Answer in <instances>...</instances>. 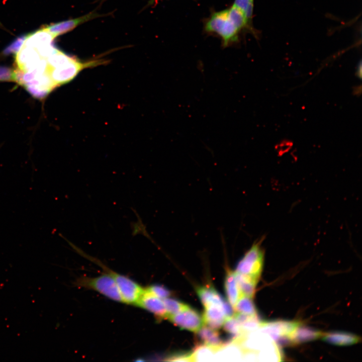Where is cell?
<instances>
[{
	"instance_id": "6da1fadb",
	"label": "cell",
	"mask_w": 362,
	"mask_h": 362,
	"mask_svg": "<svg viewBox=\"0 0 362 362\" xmlns=\"http://www.w3.org/2000/svg\"><path fill=\"white\" fill-rule=\"evenodd\" d=\"M204 29L218 36L224 47L237 42L241 31L230 16L228 9L213 13L206 21Z\"/></svg>"
},
{
	"instance_id": "7a4b0ae2",
	"label": "cell",
	"mask_w": 362,
	"mask_h": 362,
	"mask_svg": "<svg viewBox=\"0 0 362 362\" xmlns=\"http://www.w3.org/2000/svg\"><path fill=\"white\" fill-rule=\"evenodd\" d=\"M261 238L255 241L238 262L235 273L259 280L263 263L264 252Z\"/></svg>"
},
{
	"instance_id": "3957f363",
	"label": "cell",
	"mask_w": 362,
	"mask_h": 362,
	"mask_svg": "<svg viewBox=\"0 0 362 362\" xmlns=\"http://www.w3.org/2000/svg\"><path fill=\"white\" fill-rule=\"evenodd\" d=\"M76 284L80 287L94 290L114 301L123 302L115 281L109 273L95 278H80Z\"/></svg>"
},
{
	"instance_id": "277c9868",
	"label": "cell",
	"mask_w": 362,
	"mask_h": 362,
	"mask_svg": "<svg viewBox=\"0 0 362 362\" xmlns=\"http://www.w3.org/2000/svg\"><path fill=\"white\" fill-rule=\"evenodd\" d=\"M100 265L114 279L123 302L136 305L144 289L130 278L115 273L102 263Z\"/></svg>"
},
{
	"instance_id": "5b68a950",
	"label": "cell",
	"mask_w": 362,
	"mask_h": 362,
	"mask_svg": "<svg viewBox=\"0 0 362 362\" xmlns=\"http://www.w3.org/2000/svg\"><path fill=\"white\" fill-rule=\"evenodd\" d=\"M167 318L181 329L194 332H197L203 325L201 316L190 307L176 314L169 315Z\"/></svg>"
},
{
	"instance_id": "8992f818",
	"label": "cell",
	"mask_w": 362,
	"mask_h": 362,
	"mask_svg": "<svg viewBox=\"0 0 362 362\" xmlns=\"http://www.w3.org/2000/svg\"><path fill=\"white\" fill-rule=\"evenodd\" d=\"M300 324L299 322L283 320L261 322L258 330L268 335L274 341H278L282 338L288 339L290 334Z\"/></svg>"
},
{
	"instance_id": "52a82bcc",
	"label": "cell",
	"mask_w": 362,
	"mask_h": 362,
	"mask_svg": "<svg viewBox=\"0 0 362 362\" xmlns=\"http://www.w3.org/2000/svg\"><path fill=\"white\" fill-rule=\"evenodd\" d=\"M231 306L226 307L211 304L205 307L202 316L203 324L217 330L222 327L227 317L233 315Z\"/></svg>"
},
{
	"instance_id": "ba28073f",
	"label": "cell",
	"mask_w": 362,
	"mask_h": 362,
	"mask_svg": "<svg viewBox=\"0 0 362 362\" xmlns=\"http://www.w3.org/2000/svg\"><path fill=\"white\" fill-rule=\"evenodd\" d=\"M101 15L95 12H90L83 16L76 18L60 22L50 25H47L43 28L50 33L55 38L57 36L67 33L79 25L91 20L99 17Z\"/></svg>"
},
{
	"instance_id": "9c48e42d",
	"label": "cell",
	"mask_w": 362,
	"mask_h": 362,
	"mask_svg": "<svg viewBox=\"0 0 362 362\" xmlns=\"http://www.w3.org/2000/svg\"><path fill=\"white\" fill-rule=\"evenodd\" d=\"M152 313L158 318H167L168 313L162 300L144 290L137 305Z\"/></svg>"
},
{
	"instance_id": "30bf717a",
	"label": "cell",
	"mask_w": 362,
	"mask_h": 362,
	"mask_svg": "<svg viewBox=\"0 0 362 362\" xmlns=\"http://www.w3.org/2000/svg\"><path fill=\"white\" fill-rule=\"evenodd\" d=\"M324 332L300 324L288 337L289 342L299 344L321 338Z\"/></svg>"
},
{
	"instance_id": "8fae6325",
	"label": "cell",
	"mask_w": 362,
	"mask_h": 362,
	"mask_svg": "<svg viewBox=\"0 0 362 362\" xmlns=\"http://www.w3.org/2000/svg\"><path fill=\"white\" fill-rule=\"evenodd\" d=\"M198 337L204 345L211 348L214 351L221 349L225 345L220 334L217 330L206 325L202 327L197 332Z\"/></svg>"
},
{
	"instance_id": "7c38bea8",
	"label": "cell",
	"mask_w": 362,
	"mask_h": 362,
	"mask_svg": "<svg viewBox=\"0 0 362 362\" xmlns=\"http://www.w3.org/2000/svg\"><path fill=\"white\" fill-rule=\"evenodd\" d=\"M321 338L329 343L339 346L355 344L360 339L356 335L342 331L324 333Z\"/></svg>"
},
{
	"instance_id": "4fadbf2b",
	"label": "cell",
	"mask_w": 362,
	"mask_h": 362,
	"mask_svg": "<svg viewBox=\"0 0 362 362\" xmlns=\"http://www.w3.org/2000/svg\"><path fill=\"white\" fill-rule=\"evenodd\" d=\"M197 293L204 307L211 304H216L224 307L228 305L212 286H204L199 287L197 290Z\"/></svg>"
},
{
	"instance_id": "5bb4252c",
	"label": "cell",
	"mask_w": 362,
	"mask_h": 362,
	"mask_svg": "<svg viewBox=\"0 0 362 362\" xmlns=\"http://www.w3.org/2000/svg\"><path fill=\"white\" fill-rule=\"evenodd\" d=\"M54 39L50 33L42 28L27 35L23 45L37 48L53 44Z\"/></svg>"
},
{
	"instance_id": "9a60e30c",
	"label": "cell",
	"mask_w": 362,
	"mask_h": 362,
	"mask_svg": "<svg viewBox=\"0 0 362 362\" xmlns=\"http://www.w3.org/2000/svg\"><path fill=\"white\" fill-rule=\"evenodd\" d=\"M225 290L228 301L234 308L238 299L242 295L239 290L235 273L228 270L225 280Z\"/></svg>"
},
{
	"instance_id": "2e32d148",
	"label": "cell",
	"mask_w": 362,
	"mask_h": 362,
	"mask_svg": "<svg viewBox=\"0 0 362 362\" xmlns=\"http://www.w3.org/2000/svg\"><path fill=\"white\" fill-rule=\"evenodd\" d=\"M235 275L242 295L252 298L255 294L256 286L258 280L235 272Z\"/></svg>"
},
{
	"instance_id": "e0dca14e",
	"label": "cell",
	"mask_w": 362,
	"mask_h": 362,
	"mask_svg": "<svg viewBox=\"0 0 362 362\" xmlns=\"http://www.w3.org/2000/svg\"><path fill=\"white\" fill-rule=\"evenodd\" d=\"M236 313L247 315H256L257 311L252 298L242 295L234 308Z\"/></svg>"
},
{
	"instance_id": "ac0fdd59",
	"label": "cell",
	"mask_w": 362,
	"mask_h": 362,
	"mask_svg": "<svg viewBox=\"0 0 362 362\" xmlns=\"http://www.w3.org/2000/svg\"><path fill=\"white\" fill-rule=\"evenodd\" d=\"M168 316L182 312L190 307L188 305L182 303L176 300L166 298L162 299Z\"/></svg>"
},
{
	"instance_id": "d6986e66",
	"label": "cell",
	"mask_w": 362,
	"mask_h": 362,
	"mask_svg": "<svg viewBox=\"0 0 362 362\" xmlns=\"http://www.w3.org/2000/svg\"><path fill=\"white\" fill-rule=\"evenodd\" d=\"M233 6L243 12L249 24L252 16L253 0H234Z\"/></svg>"
},
{
	"instance_id": "ffe728a7",
	"label": "cell",
	"mask_w": 362,
	"mask_h": 362,
	"mask_svg": "<svg viewBox=\"0 0 362 362\" xmlns=\"http://www.w3.org/2000/svg\"><path fill=\"white\" fill-rule=\"evenodd\" d=\"M155 296L162 300L170 295V291L163 286L153 285L145 289Z\"/></svg>"
},
{
	"instance_id": "44dd1931",
	"label": "cell",
	"mask_w": 362,
	"mask_h": 362,
	"mask_svg": "<svg viewBox=\"0 0 362 362\" xmlns=\"http://www.w3.org/2000/svg\"><path fill=\"white\" fill-rule=\"evenodd\" d=\"M27 35H24L17 38L4 50V54L17 53L23 45Z\"/></svg>"
},
{
	"instance_id": "7402d4cb",
	"label": "cell",
	"mask_w": 362,
	"mask_h": 362,
	"mask_svg": "<svg viewBox=\"0 0 362 362\" xmlns=\"http://www.w3.org/2000/svg\"><path fill=\"white\" fill-rule=\"evenodd\" d=\"M138 222L135 223H132L131 225L132 229V235H135L139 233L142 234L146 237H149L147 232L146 230L144 225L142 223L141 220L139 218V216L137 214Z\"/></svg>"
},
{
	"instance_id": "603a6c76",
	"label": "cell",
	"mask_w": 362,
	"mask_h": 362,
	"mask_svg": "<svg viewBox=\"0 0 362 362\" xmlns=\"http://www.w3.org/2000/svg\"><path fill=\"white\" fill-rule=\"evenodd\" d=\"M156 0H150L149 4H152Z\"/></svg>"
}]
</instances>
